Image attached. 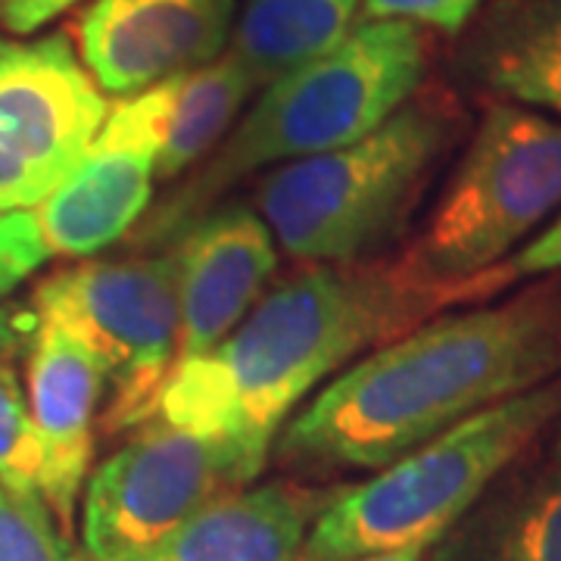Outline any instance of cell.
Listing matches in <instances>:
<instances>
[{"instance_id": "ac0fdd59", "label": "cell", "mask_w": 561, "mask_h": 561, "mask_svg": "<svg viewBox=\"0 0 561 561\" xmlns=\"http://www.w3.org/2000/svg\"><path fill=\"white\" fill-rule=\"evenodd\" d=\"M356 7L359 0H243L228 54L265 88L341 44Z\"/></svg>"}, {"instance_id": "4fadbf2b", "label": "cell", "mask_w": 561, "mask_h": 561, "mask_svg": "<svg viewBox=\"0 0 561 561\" xmlns=\"http://www.w3.org/2000/svg\"><path fill=\"white\" fill-rule=\"evenodd\" d=\"M28 412L44 449V505L72 524L76 502L94 459V434L101 412V362L91 350L54 321L28 312Z\"/></svg>"}, {"instance_id": "484cf974", "label": "cell", "mask_w": 561, "mask_h": 561, "mask_svg": "<svg viewBox=\"0 0 561 561\" xmlns=\"http://www.w3.org/2000/svg\"><path fill=\"white\" fill-rule=\"evenodd\" d=\"M556 459H559L561 465V427H559V437H556Z\"/></svg>"}, {"instance_id": "d6986e66", "label": "cell", "mask_w": 561, "mask_h": 561, "mask_svg": "<svg viewBox=\"0 0 561 561\" xmlns=\"http://www.w3.org/2000/svg\"><path fill=\"white\" fill-rule=\"evenodd\" d=\"M0 490L16 500L44 502V449L20 378L3 362H0Z\"/></svg>"}, {"instance_id": "6da1fadb", "label": "cell", "mask_w": 561, "mask_h": 561, "mask_svg": "<svg viewBox=\"0 0 561 561\" xmlns=\"http://www.w3.org/2000/svg\"><path fill=\"white\" fill-rule=\"evenodd\" d=\"M561 375V280L409 328L284 424L278 461L378 471L453 424Z\"/></svg>"}, {"instance_id": "8992f818", "label": "cell", "mask_w": 561, "mask_h": 561, "mask_svg": "<svg viewBox=\"0 0 561 561\" xmlns=\"http://www.w3.org/2000/svg\"><path fill=\"white\" fill-rule=\"evenodd\" d=\"M561 209V122L493 103L431 221L397 265L459 300L490 297L483 275Z\"/></svg>"}, {"instance_id": "5b68a950", "label": "cell", "mask_w": 561, "mask_h": 561, "mask_svg": "<svg viewBox=\"0 0 561 561\" xmlns=\"http://www.w3.org/2000/svg\"><path fill=\"white\" fill-rule=\"evenodd\" d=\"M446 140L449 116L440 106L409 101L365 138L265 175L260 219L294 260H365L400 231Z\"/></svg>"}, {"instance_id": "cb8c5ba5", "label": "cell", "mask_w": 561, "mask_h": 561, "mask_svg": "<svg viewBox=\"0 0 561 561\" xmlns=\"http://www.w3.org/2000/svg\"><path fill=\"white\" fill-rule=\"evenodd\" d=\"M76 3L81 0H0V28L25 38L72 10Z\"/></svg>"}, {"instance_id": "5bb4252c", "label": "cell", "mask_w": 561, "mask_h": 561, "mask_svg": "<svg viewBox=\"0 0 561 561\" xmlns=\"http://www.w3.org/2000/svg\"><path fill=\"white\" fill-rule=\"evenodd\" d=\"M334 493L297 481L243 486L131 561H297Z\"/></svg>"}, {"instance_id": "603a6c76", "label": "cell", "mask_w": 561, "mask_h": 561, "mask_svg": "<svg viewBox=\"0 0 561 561\" xmlns=\"http://www.w3.org/2000/svg\"><path fill=\"white\" fill-rule=\"evenodd\" d=\"M540 275H561V213L552 225H546L540 234H534L522 250L496 268L500 287H508L522 278Z\"/></svg>"}, {"instance_id": "44dd1931", "label": "cell", "mask_w": 561, "mask_h": 561, "mask_svg": "<svg viewBox=\"0 0 561 561\" xmlns=\"http://www.w3.org/2000/svg\"><path fill=\"white\" fill-rule=\"evenodd\" d=\"M50 256L41 243L38 228L32 221L28 206L0 213V297L20 287L28 275H35Z\"/></svg>"}, {"instance_id": "52a82bcc", "label": "cell", "mask_w": 561, "mask_h": 561, "mask_svg": "<svg viewBox=\"0 0 561 561\" xmlns=\"http://www.w3.org/2000/svg\"><path fill=\"white\" fill-rule=\"evenodd\" d=\"M28 312L76 334L101 362L113 390L103 427L135 431L153 415L179 353L175 250L69 265L41 280Z\"/></svg>"}, {"instance_id": "d4e9b609", "label": "cell", "mask_w": 561, "mask_h": 561, "mask_svg": "<svg viewBox=\"0 0 561 561\" xmlns=\"http://www.w3.org/2000/svg\"><path fill=\"white\" fill-rule=\"evenodd\" d=\"M427 549H402V552H383V556H365L350 561H424Z\"/></svg>"}, {"instance_id": "277c9868", "label": "cell", "mask_w": 561, "mask_h": 561, "mask_svg": "<svg viewBox=\"0 0 561 561\" xmlns=\"http://www.w3.org/2000/svg\"><path fill=\"white\" fill-rule=\"evenodd\" d=\"M561 415V375L453 424L375 478L337 486L297 561L431 549Z\"/></svg>"}, {"instance_id": "7a4b0ae2", "label": "cell", "mask_w": 561, "mask_h": 561, "mask_svg": "<svg viewBox=\"0 0 561 561\" xmlns=\"http://www.w3.org/2000/svg\"><path fill=\"white\" fill-rule=\"evenodd\" d=\"M456 300L415 284L397 260L312 262L216 350L175 365L150 419L234 440L265 468L280 424L324 378Z\"/></svg>"}, {"instance_id": "2e32d148", "label": "cell", "mask_w": 561, "mask_h": 561, "mask_svg": "<svg viewBox=\"0 0 561 561\" xmlns=\"http://www.w3.org/2000/svg\"><path fill=\"white\" fill-rule=\"evenodd\" d=\"M424 561H561V465L490 486Z\"/></svg>"}, {"instance_id": "8fae6325", "label": "cell", "mask_w": 561, "mask_h": 561, "mask_svg": "<svg viewBox=\"0 0 561 561\" xmlns=\"http://www.w3.org/2000/svg\"><path fill=\"white\" fill-rule=\"evenodd\" d=\"M234 0H91L79 57L103 94L131 98L225 54Z\"/></svg>"}, {"instance_id": "9c48e42d", "label": "cell", "mask_w": 561, "mask_h": 561, "mask_svg": "<svg viewBox=\"0 0 561 561\" xmlns=\"http://www.w3.org/2000/svg\"><path fill=\"white\" fill-rule=\"evenodd\" d=\"M106 110L66 35H0V213L44 201L88 153Z\"/></svg>"}, {"instance_id": "ffe728a7", "label": "cell", "mask_w": 561, "mask_h": 561, "mask_svg": "<svg viewBox=\"0 0 561 561\" xmlns=\"http://www.w3.org/2000/svg\"><path fill=\"white\" fill-rule=\"evenodd\" d=\"M0 561H81L44 502L0 490Z\"/></svg>"}, {"instance_id": "9a60e30c", "label": "cell", "mask_w": 561, "mask_h": 561, "mask_svg": "<svg viewBox=\"0 0 561 561\" xmlns=\"http://www.w3.org/2000/svg\"><path fill=\"white\" fill-rule=\"evenodd\" d=\"M253 88L247 69L225 50L206 66L131 94L157 140V179H175L219 147Z\"/></svg>"}, {"instance_id": "ba28073f", "label": "cell", "mask_w": 561, "mask_h": 561, "mask_svg": "<svg viewBox=\"0 0 561 561\" xmlns=\"http://www.w3.org/2000/svg\"><path fill=\"white\" fill-rule=\"evenodd\" d=\"M260 474L234 440L147 419L84 481V559L131 561Z\"/></svg>"}, {"instance_id": "30bf717a", "label": "cell", "mask_w": 561, "mask_h": 561, "mask_svg": "<svg viewBox=\"0 0 561 561\" xmlns=\"http://www.w3.org/2000/svg\"><path fill=\"white\" fill-rule=\"evenodd\" d=\"M157 140L135 98L106 110L98 138L66 179L28 206L50 260L94 256L122 241L153 201Z\"/></svg>"}, {"instance_id": "7402d4cb", "label": "cell", "mask_w": 561, "mask_h": 561, "mask_svg": "<svg viewBox=\"0 0 561 561\" xmlns=\"http://www.w3.org/2000/svg\"><path fill=\"white\" fill-rule=\"evenodd\" d=\"M481 0H362L365 20H393L412 25H431L446 35L461 32Z\"/></svg>"}, {"instance_id": "7c38bea8", "label": "cell", "mask_w": 561, "mask_h": 561, "mask_svg": "<svg viewBox=\"0 0 561 561\" xmlns=\"http://www.w3.org/2000/svg\"><path fill=\"white\" fill-rule=\"evenodd\" d=\"M179 353L175 365L216 350L250 312L278 265V243L250 206H219L175 243ZM172 365V368H175Z\"/></svg>"}, {"instance_id": "e0dca14e", "label": "cell", "mask_w": 561, "mask_h": 561, "mask_svg": "<svg viewBox=\"0 0 561 561\" xmlns=\"http://www.w3.org/2000/svg\"><path fill=\"white\" fill-rule=\"evenodd\" d=\"M478 76L518 106L561 119V0H508L483 28Z\"/></svg>"}, {"instance_id": "3957f363", "label": "cell", "mask_w": 561, "mask_h": 561, "mask_svg": "<svg viewBox=\"0 0 561 561\" xmlns=\"http://www.w3.org/2000/svg\"><path fill=\"white\" fill-rule=\"evenodd\" d=\"M427 66L412 22L365 20L328 54L265 84L256 106L221 138L197 175L144 221V241H175L243 175L365 138L412 101Z\"/></svg>"}]
</instances>
